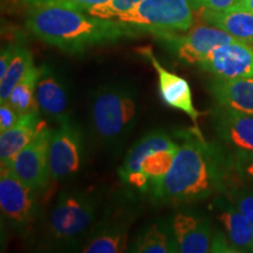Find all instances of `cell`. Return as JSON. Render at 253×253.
I'll return each instance as SVG.
<instances>
[{
    "mask_svg": "<svg viewBox=\"0 0 253 253\" xmlns=\"http://www.w3.org/2000/svg\"><path fill=\"white\" fill-rule=\"evenodd\" d=\"M155 36L182 62L197 66L216 47L237 40L225 31L205 24L192 26L189 31L183 32V34L181 32H171Z\"/></svg>",
    "mask_w": 253,
    "mask_h": 253,
    "instance_id": "obj_7",
    "label": "cell"
},
{
    "mask_svg": "<svg viewBox=\"0 0 253 253\" xmlns=\"http://www.w3.org/2000/svg\"><path fill=\"white\" fill-rule=\"evenodd\" d=\"M46 126H48L42 120V114L38 110L21 115L12 128L2 131L0 134V167L7 166Z\"/></svg>",
    "mask_w": 253,
    "mask_h": 253,
    "instance_id": "obj_15",
    "label": "cell"
},
{
    "mask_svg": "<svg viewBox=\"0 0 253 253\" xmlns=\"http://www.w3.org/2000/svg\"><path fill=\"white\" fill-rule=\"evenodd\" d=\"M128 251L137 253L178 252L169 220L154 223L144 229L131 243Z\"/></svg>",
    "mask_w": 253,
    "mask_h": 253,
    "instance_id": "obj_21",
    "label": "cell"
},
{
    "mask_svg": "<svg viewBox=\"0 0 253 253\" xmlns=\"http://www.w3.org/2000/svg\"><path fill=\"white\" fill-rule=\"evenodd\" d=\"M177 136L182 143L172 167L162 179L151 183V197L163 204H183L210 197L223 185L227 163L196 126Z\"/></svg>",
    "mask_w": 253,
    "mask_h": 253,
    "instance_id": "obj_1",
    "label": "cell"
},
{
    "mask_svg": "<svg viewBox=\"0 0 253 253\" xmlns=\"http://www.w3.org/2000/svg\"><path fill=\"white\" fill-rule=\"evenodd\" d=\"M128 225L125 221L103 220L81 248L84 253H120L128 249Z\"/></svg>",
    "mask_w": 253,
    "mask_h": 253,
    "instance_id": "obj_18",
    "label": "cell"
},
{
    "mask_svg": "<svg viewBox=\"0 0 253 253\" xmlns=\"http://www.w3.org/2000/svg\"><path fill=\"white\" fill-rule=\"evenodd\" d=\"M137 52L147 59L156 71L158 77V89H160L163 102L170 108L186 114L195 123L196 128H198L197 119L202 115V113L196 109L189 82L184 78L164 68L156 56L154 55L153 49L150 47H141L137 49Z\"/></svg>",
    "mask_w": 253,
    "mask_h": 253,
    "instance_id": "obj_12",
    "label": "cell"
},
{
    "mask_svg": "<svg viewBox=\"0 0 253 253\" xmlns=\"http://www.w3.org/2000/svg\"><path fill=\"white\" fill-rule=\"evenodd\" d=\"M198 12L205 24L220 28L243 42L253 43V13L232 8L221 12L201 8Z\"/></svg>",
    "mask_w": 253,
    "mask_h": 253,
    "instance_id": "obj_19",
    "label": "cell"
},
{
    "mask_svg": "<svg viewBox=\"0 0 253 253\" xmlns=\"http://www.w3.org/2000/svg\"><path fill=\"white\" fill-rule=\"evenodd\" d=\"M15 45H7L1 49V55H0V79L5 77L6 72L9 67V63L14 55Z\"/></svg>",
    "mask_w": 253,
    "mask_h": 253,
    "instance_id": "obj_32",
    "label": "cell"
},
{
    "mask_svg": "<svg viewBox=\"0 0 253 253\" xmlns=\"http://www.w3.org/2000/svg\"><path fill=\"white\" fill-rule=\"evenodd\" d=\"M169 224L178 252H210L212 230L210 220L207 217L190 211H179L173 214Z\"/></svg>",
    "mask_w": 253,
    "mask_h": 253,
    "instance_id": "obj_13",
    "label": "cell"
},
{
    "mask_svg": "<svg viewBox=\"0 0 253 253\" xmlns=\"http://www.w3.org/2000/svg\"><path fill=\"white\" fill-rule=\"evenodd\" d=\"M97 202L80 190L60 192L48 219L50 239L58 244H73L82 238L96 219Z\"/></svg>",
    "mask_w": 253,
    "mask_h": 253,
    "instance_id": "obj_4",
    "label": "cell"
},
{
    "mask_svg": "<svg viewBox=\"0 0 253 253\" xmlns=\"http://www.w3.org/2000/svg\"><path fill=\"white\" fill-rule=\"evenodd\" d=\"M140 1L141 0H108L103 4L91 7L87 13L103 19H116Z\"/></svg>",
    "mask_w": 253,
    "mask_h": 253,
    "instance_id": "obj_25",
    "label": "cell"
},
{
    "mask_svg": "<svg viewBox=\"0 0 253 253\" xmlns=\"http://www.w3.org/2000/svg\"><path fill=\"white\" fill-rule=\"evenodd\" d=\"M232 9H242V11L253 13V0H238L235 5L231 7Z\"/></svg>",
    "mask_w": 253,
    "mask_h": 253,
    "instance_id": "obj_33",
    "label": "cell"
},
{
    "mask_svg": "<svg viewBox=\"0 0 253 253\" xmlns=\"http://www.w3.org/2000/svg\"><path fill=\"white\" fill-rule=\"evenodd\" d=\"M140 110L138 89L126 80L100 84L88 101V122L100 143L118 148L130 134Z\"/></svg>",
    "mask_w": 253,
    "mask_h": 253,
    "instance_id": "obj_3",
    "label": "cell"
},
{
    "mask_svg": "<svg viewBox=\"0 0 253 253\" xmlns=\"http://www.w3.org/2000/svg\"><path fill=\"white\" fill-rule=\"evenodd\" d=\"M20 114L8 101L0 104V132L12 128L20 119Z\"/></svg>",
    "mask_w": 253,
    "mask_h": 253,
    "instance_id": "obj_28",
    "label": "cell"
},
{
    "mask_svg": "<svg viewBox=\"0 0 253 253\" xmlns=\"http://www.w3.org/2000/svg\"><path fill=\"white\" fill-rule=\"evenodd\" d=\"M251 252H253V248H252V250H251Z\"/></svg>",
    "mask_w": 253,
    "mask_h": 253,
    "instance_id": "obj_35",
    "label": "cell"
},
{
    "mask_svg": "<svg viewBox=\"0 0 253 253\" xmlns=\"http://www.w3.org/2000/svg\"><path fill=\"white\" fill-rule=\"evenodd\" d=\"M237 1L238 0H203L202 8L213 12H221L232 7Z\"/></svg>",
    "mask_w": 253,
    "mask_h": 253,
    "instance_id": "obj_31",
    "label": "cell"
},
{
    "mask_svg": "<svg viewBox=\"0 0 253 253\" xmlns=\"http://www.w3.org/2000/svg\"><path fill=\"white\" fill-rule=\"evenodd\" d=\"M36 190L25 184L8 168L0 167V209L2 219L13 230L24 231L36 219Z\"/></svg>",
    "mask_w": 253,
    "mask_h": 253,
    "instance_id": "obj_8",
    "label": "cell"
},
{
    "mask_svg": "<svg viewBox=\"0 0 253 253\" xmlns=\"http://www.w3.org/2000/svg\"><path fill=\"white\" fill-rule=\"evenodd\" d=\"M179 145V143H178ZM178 145L169 149L157 150L148 155L142 163V172L149 179V183H155L162 179L169 172L175 160Z\"/></svg>",
    "mask_w": 253,
    "mask_h": 253,
    "instance_id": "obj_24",
    "label": "cell"
},
{
    "mask_svg": "<svg viewBox=\"0 0 253 253\" xmlns=\"http://www.w3.org/2000/svg\"><path fill=\"white\" fill-rule=\"evenodd\" d=\"M26 27L42 42L68 54H81L93 47L115 43L142 33L116 19L94 17L59 6L30 7Z\"/></svg>",
    "mask_w": 253,
    "mask_h": 253,
    "instance_id": "obj_2",
    "label": "cell"
},
{
    "mask_svg": "<svg viewBox=\"0 0 253 253\" xmlns=\"http://www.w3.org/2000/svg\"><path fill=\"white\" fill-rule=\"evenodd\" d=\"M190 4L192 5V7L195 8V11H199L203 5V0H189Z\"/></svg>",
    "mask_w": 253,
    "mask_h": 253,
    "instance_id": "obj_34",
    "label": "cell"
},
{
    "mask_svg": "<svg viewBox=\"0 0 253 253\" xmlns=\"http://www.w3.org/2000/svg\"><path fill=\"white\" fill-rule=\"evenodd\" d=\"M40 73L41 67L32 66L9 95L7 101L20 115L40 110L37 101V84Z\"/></svg>",
    "mask_w": 253,
    "mask_h": 253,
    "instance_id": "obj_22",
    "label": "cell"
},
{
    "mask_svg": "<svg viewBox=\"0 0 253 253\" xmlns=\"http://www.w3.org/2000/svg\"><path fill=\"white\" fill-rule=\"evenodd\" d=\"M33 65V55L31 50L25 46L15 45L14 55L9 63L7 72L4 78L0 79V102L8 100L13 88Z\"/></svg>",
    "mask_w": 253,
    "mask_h": 253,
    "instance_id": "obj_23",
    "label": "cell"
},
{
    "mask_svg": "<svg viewBox=\"0 0 253 253\" xmlns=\"http://www.w3.org/2000/svg\"><path fill=\"white\" fill-rule=\"evenodd\" d=\"M217 218L225 229V235L236 252H251L253 248V224L235 204H219Z\"/></svg>",
    "mask_w": 253,
    "mask_h": 253,
    "instance_id": "obj_20",
    "label": "cell"
},
{
    "mask_svg": "<svg viewBox=\"0 0 253 253\" xmlns=\"http://www.w3.org/2000/svg\"><path fill=\"white\" fill-rule=\"evenodd\" d=\"M138 31L158 33L186 32L194 26L195 8L189 0H141L116 18Z\"/></svg>",
    "mask_w": 253,
    "mask_h": 253,
    "instance_id": "obj_5",
    "label": "cell"
},
{
    "mask_svg": "<svg viewBox=\"0 0 253 253\" xmlns=\"http://www.w3.org/2000/svg\"><path fill=\"white\" fill-rule=\"evenodd\" d=\"M210 252H236L233 246L231 245L230 240L227 239L226 235L221 232H216L212 235V239H211V246Z\"/></svg>",
    "mask_w": 253,
    "mask_h": 253,
    "instance_id": "obj_30",
    "label": "cell"
},
{
    "mask_svg": "<svg viewBox=\"0 0 253 253\" xmlns=\"http://www.w3.org/2000/svg\"><path fill=\"white\" fill-rule=\"evenodd\" d=\"M177 145H178V142L173 140L171 135L161 129L142 136L126 153L125 161L119 169V176L121 181L125 182L132 173L142 172V163L149 154L157 150L169 149Z\"/></svg>",
    "mask_w": 253,
    "mask_h": 253,
    "instance_id": "obj_17",
    "label": "cell"
},
{
    "mask_svg": "<svg viewBox=\"0 0 253 253\" xmlns=\"http://www.w3.org/2000/svg\"><path fill=\"white\" fill-rule=\"evenodd\" d=\"M198 67L218 79L253 78V46L239 40L220 45Z\"/></svg>",
    "mask_w": 253,
    "mask_h": 253,
    "instance_id": "obj_11",
    "label": "cell"
},
{
    "mask_svg": "<svg viewBox=\"0 0 253 253\" xmlns=\"http://www.w3.org/2000/svg\"><path fill=\"white\" fill-rule=\"evenodd\" d=\"M233 166L239 176L253 182V151L237 150L233 158Z\"/></svg>",
    "mask_w": 253,
    "mask_h": 253,
    "instance_id": "obj_27",
    "label": "cell"
},
{
    "mask_svg": "<svg viewBox=\"0 0 253 253\" xmlns=\"http://www.w3.org/2000/svg\"><path fill=\"white\" fill-rule=\"evenodd\" d=\"M209 89L219 107L253 114V78H214Z\"/></svg>",
    "mask_w": 253,
    "mask_h": 253,
    "instance_id": "obj_16",
    "label": "cell"
},
{
    "mask_svg": "<svg viewBox=\"0 0 253 253\" xmlns=\"http://www.w3.org/2000/svg\"><path fill=\"white\" fill-rule=\"evenodd\" d=\"M53 129L46 126L36 138L13 157L6 167L21 182L36 191H42L50 179L49 142Z\"/></svg>",
    "mask_w": 253,
    "mask_h": 253,
    "instance_id": "obj_9",
    "label": "cell"
},
{
    "mask_svg": "<svg viewBox=\"0 0 253 253\" xmlns=\"http://www.w3.org/2000/svg\"><path fill=\"white\" fill-rule=\"evenodd\" d=\"M233 204L253 224V192H236L233 196Z\"/></svg>",
    "mask_w": 253,
    "mask_h": 253,
    "instance_id": "obj_29",
    "label": "cell"
},
{
    "mask_svg": "<svg viewBox=\"0 0 253 253\" xmlns=\"http://www.w3.org/2000/svg\"><path fill=\"white\" fill-rule=\"evenodd\" d=\"M217 135L237 150L253 151V114L217 107L213 113Z\"/></svg>",
    "mask_w": 253,
    "mask_h": 253,
    "instance_id": "obj_14",
    "label": "cell"
},
{
    "mask_svg": "<svg viewBox=\"0 0 253 253\" xmlns=\"http://www.w3.org/2000/svg\"><path fill=\"white\" fill-rule=\"evenodd\" d=\"M19 1L28 8L37 7V6H59V7L88 12L94 6L103 4L108 0H19Z\"/></svg>",
    "mask_w": 253,
    "mask_h": 253,
    "instance_id": "obj_26",
    "label": "cell"
},
{
    "mask_svg": "<svg viewBox=\"0 0 253 253\" xmlns=\"http://www.w3.org/2000/svg\"><path fill=\"white\" fill-rule=\"evenodd\" d=\"M86 136L81 126L69 118L53 129L49 142L50 177L54 181L68 178L80 171L84 160Z\"/></svg>",
    "mask_w": 253,
    "mask_h": 253,
    "instance_id": "obj_6",
    "label": "cell"
},
{
    "mask_svg": "<svg viewBox=\"0 0 253 253\" xmlns=\"http://www.w3.org/2000/svg\"><path fill=\"white\" fill-rule=\"evenodd\" d=\"M37 84V101L40 113L59 125L71 118V86L61 71L50 65L40 66Z\"/></svg>",
    "mask_w": 253,
    "mask_h": 253,
    "instance_id": "obj_10",
    "label": "cell"
}]
</instances>
